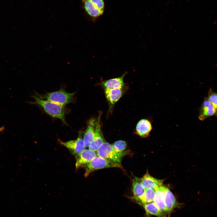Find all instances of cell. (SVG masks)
Masks as SVG:
<instances>
[{"instance_id":"8","label":"cell","mask_w":217,"mask_h":217,"mask_svg":"<svg viewBox=\"0 0 217 217\" xmlns=\"http://www.w3.org/2000/svg\"><path fill=\"white\" fill-rule=\"evenodd\" d=\"M97 156L96 152L88 149H85L76 156L75 166L78 169L89 163Z\"/></svg>"},{"instance_id":"2","label":"cell","mask_w":217,"mask_h":217,"mask_svg":"<svg viewBox=\"0 0 217 217\" xmlns=\"http://www.w3.org/2000/svg\"><path fill=\"white\" fill-rule=\"evenodd\" d=\"M75 93H69L63 89L43 94H36V97L49 101L63 106L74 101Z\"/></svg>"},{"instance_id":"14","label":"cell","mask_w":217,"mask_h":217,"mask_svg":"<svg viewBox=\"0 0 217 217\" xmlns=\"http://www.w3.org/2000/svg\"><path fill=\"white\" fill-rule=\"evenodd\" d=\"M165 186L162 185L156 190L153 201L158 207L163 212H168L165 203Z\"/></svg>"},{"instance_id":"15","label":"cell","mask_w":217,"mask_h":217,"mask_svg":"<svg viewBox=\"0 0 217 217\" xmlns=\"http://www.w3.org/2000/svg\"><path fill=\"white\" fill-rule=\"evenodd\" d=\"M164 201L168 212H170L178 206V203L173 193L169 189L165 187Z\"/></svg>"},{"instance_id":"18","label":"cell","mask_w":217,"mask_h":217,"mask_svg":"<svg viewBox=\"0 0 217 217\" xmlns=\"http://www.w3.org/2000/svg\"><path fill=\"white\" fill-rule=\"evenodd\" d=\"M140 205L144 208L147 215H153L158 217H166L164 212L160 210L153 201L143 203Z\"/></svg>"},{"instance_id":"22","label":"cell","mask_w":217,"mask_h":217,"mask_svg":"<svg viewBox=\"0 0 217 217\" xmlns=\"http://www.w3.org/2000/svg\"><path fill=\"white\" fill-rule=\"evenodd\" d=\"M101 12H103L104 3L103 0H90Z\"/></svg>"},{"instance_id":"10","label":"cell","mask_w":217,"mask_h":217,"mask_svg":"<svg viewBox=\"0 0 217 217\" xmlns=\"http://www.w3.org/2000/svg\"><path fill=\"white\" fill-rule=\"evenodd\" d=\"M141 184L145 189L152 188L156 190L162 185L164 180H160L155 178L147 173L140 179Z\"/></svg>"},{"instance_id":"19","label":"cell","mask_w":217,"mask_h":217,"mask_svg":"<svg viewBox=\"0 0 217 217\" xmlns=\"http://www.w3.org/2000/svg\"><path fill=\"white\" fill-rule=\"evenodd\" d=\"M156 190L153 189H145V191L142 203L153 202L156 194Z\"/></svg>"},{"instance_id":"5","label":"cell","mask_w":217,"mask_h":217,"mask_svg":"<svg viewBox=\"0 0 217 217\" xmlns=\"http://www.w3.org/2000/svg\"><path fill=\"white\" fill-rule=\"evenodd\" d=\"M101 116V113H100L96 120L93 138L88 147L89 149L95 152H96L105 142L100 124Z\"/></svg>"},{"instance_id":"23","label":"cell","mask_w":217,"mask_h":217,"mask_svg":"<svg viewBox=\"0 0 217 217\" xmlns=\"http://www.w3.org/2000/svg\"><path fill=\"white\" fill-rule=\"evenodd\" d=\"M4 129L3 127H0V132L2 131Z\"/></svg>"},{"instance_id":"16","label":"cell","mask_w":217,"mask_h":217,"mask_svg":"<svg viewBox=\"0 0 217 217\" xmlns=\"http://www.w3.org/2000/svg\"><path fill=\"white\" fill-rule=\"evenodd\" d=\"M123 88L105 90V94L108 101L112 105L115 104L123 94Z\"/></svg>"},{"instance_id":"21","label":"cell","mask_w":217,"mask_h":217,"mask_svg":"<svg viewBox=\"0 0 217 217\" xmlns=\"http://www.w3.org/2000/svg\"><path fill=\"white\" fill-rule=\"evenodd\" d=\"M207 98L217 110V92H214L210 88L208 91Z\"/></svg>"},{"instance_id":"20","label":"cell","mask_w":217,"mask_h":217,"mask_svg":"<svg viewBox=\"0 0 217 217\" xmlns=\"http://www.w3.org/2000/svg\"><path fill=\"white\" fill-rule=\"evenodd\" d=\"M112 148L118 152H122L125 151L127 147L125 141L119 140L117 141L111 145Z\"/></svg>"},{"instance_id":"4","label":"cell","mask_w":217,"mask_h":217,"mask_svg":"<svg viewBox=\"0 0 217 217\" xmlns=\"http://www.w3.org/2000/svg\"><path fill=\"white\" fill-rule=\"evenodd\" d=\"M84 176L87 177L89 174L96 170L109 168H122V166L112 162L97 155L85 165Z\"/></svg>"},{"instance_id":"17","label":"cell","mask_w":217,"mask_h":217,"mask_svg":"<svg viewBox=\"0 0 217 217\" xmlns=\"http://www.w3.org/2000/svg\"><path fill=\"white\" fill-rule=\"evenodd\" d=\"M84 8L87 14L93 19L102 15L101 12L90 0H82Z\"/></svg>"},{"instance_id":"9","label":"cell","mask_w":217,"mask_h":217,"mask_svg":"<svg viewBox=\"0 0 217 217\" xmlns=\"http://www.w3.org/2000/svg\"><path fill=\"white\" fill-rule=\"evenodd\" d=\"M125 71L121 76L115 78H112L101 82L100 84L105 90L123 88L125 86L124 81V76L127 74Z\"/></svg>"},{"instance_id":"1","label":"cell","mask_w":217,"mask_h":217,"mask_svg":"<svg viewBox=\"0 0 217 217\" xmlns=\"http://www.w3.org/2000/svg\"><path fill=\"white\" fill-rule=\"evenodd\" d=\"M34 101L31 103L40 107L50 116L60 119L67 126L68 124L65 120L66 110L64 106L56 103L38 98L33 96Z\"/></svg>"},{"instance_id":"13","label":"cell","mask_w":217,"mask_h":217,"mask_svg":"<svg viewBox=\"0 0 217 217\" xmlns=\"http://www.w3.org/2000/svg\"><path fill=\"white\" fill-rule=\"evenodd\" d=\"M96 122L95 119L93 118H91L89 121L83 139L86 147H89L93 140L95 133Z\"/></svg>"},{"instance_id":"7","label":"cell","mask_w":217,"mask_h":217,"mask_svg":"<svg viewBox=\"0 0 217 217\" xmlns=\"http://www.w3.org/2000/svg\"><path fill=\"white\" fill-rule=\"evenodd\" d=\"M213 116L217 117V110L205 98L201 105L198 118L200 121H204Z\"/></svg>"},{"instance_id":"6","label":"cell","mask_w":217,"mask_h":217,"mask_svg":"<svg viewBox=\"0 0 217 217\" xmlns=\"http://www.w3.org/2000/svg\"><path fill=\"white\" fill-rule=\"evenodd\" d=\"M58 142L62 145L68 149L73 155H78L85 149L83 139L78 137L77 139L64 142L59 140Z\"/></svg>"},{"instance_id":"11","label":"cell","mask_w":217,"mask_h":217,"mask_svg":"<svg viewBox=\"0 0 217 217\" xmlns=\"http://www.w3.org/2000/svg\"><path fill=\"white\" fill-rule=\"evenodd\" d=\"M152 129L150 121L146 119H142L137 124L135 131L138 135L141 137L145 138L149 136Z\"/></svg>"},{"instance_id":"12","label":"cell","mask_w":217,"mask_h":217,"mask_svg":"<svg viewBox=\"0 0 217 217\" xmlns=\"http://www.w3.org/2000/svg\"><path fill=\"white\" fill-rule=\"evenodd\" d=\"M132 190L134 198L140 204L143 203L145 189L141 184L139 178L135 177L132 180Z\"/></svg>"},{"instance_id":"3","label":"cell","mask_w":217,"mask_h":217,"mask_svg":"<svg viewBox=\"0 0 217 217\" xmlns=\"http://www.w3.org/2000/svg\"><path fill=\"white\" fill-rule=\"evenodd\" d=\"M97 155L113 163L121 165L122 159L128 154V150L118 152L112 147L111 145L104 142L96 151Z\"/></svg>"}]
</instances>
